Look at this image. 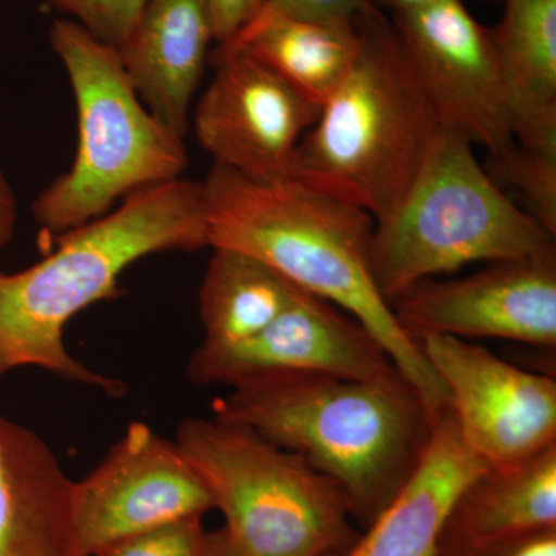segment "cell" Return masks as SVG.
Masks as SVG:
<instances>
[{
  "label": "cell",
  "mask_w": 556,
  "mask_h": 556,
  "mask_svg": "<svg viewBox=\"0 0 556 556\" xmlns=\"http://www.w3.org/2000/svg\"><path fill=\"white\" fill-rule=\"evenodd\" d=\"M489 172L497 185L506 182L525 200L527 214L552 239L556 237V153L527 149L517 142L490 156ZM489 170V169H486Z\"/></svg>",
  "instance_id": "21"
},
{
  "label": "cell",
  "mask_w": 556,
  "mask_h": 556,
  "mask_svg": "<svg viewBox=\"0 0 556 556\" xmlns=\"http://www.w3.org/2000/svg\"><path fill=\"white\" fill-rule=\"evenodd\" d=\"M203 556H240L239 552L229 543L223 529L208 532L206 548Z\"/></svg>",
  "instance_id": "28"
},
{
  "label": "cell",
  "mask_w": 556,
  "mask_h": 556,
  "mask_svg": "<svg viewBox=\"0 0 556 556\" xmlns=\"http://www.w3.org/2000/svg\"><path fill=\"white\" fill-rule=\"evenodd\" d=\"M212 61L217 72L193 113L201 148L255 181L288 179L320 109L247 51L217 49Z\"/></svg>",
  "instance_id": "13"
},
{
  "label": "cell",
  "mask_w": 556,
  "mask_h": 556,
  "mask_svg": "<svg viewBox=\"0 0 556 556\" xmlns=\"http://www.w3.org/2000/svg\"><path fill=\"white\" fill-rule=\"evenodd\" d=\"M212 412L334 481L364 529L415 473L434 424L404 378L269 376L230 388Z\"/></svg>",
  "instance_id": "3"
},
{
  "label": "cell",
  "mask_w": 556,
  "mask_h": 556,
  "mask_svg": "<svg viewBox=\"0 0 556 556\" xmlns=\"http://www.w3.org/2000/svg\"><path fill=\"white\" fill-rule=\"evenodd\" d=\"M552 244L479 163L473 146L442 130L405 195L375 222L372 276L391 306L420 281L471 263L529 257Z\"/></svg>",
  "instance_id": "6"
},
{
  "label": "cell",
  "mask_w": 556,
  "mask_h": 556,
  "mask_svg": "<svg viewBox=\"0 0 556 556\" xmlns=\"http://www.w3.org/2000/svg\"><path fill=\"white\" fill-rule=\"evenodd\" d=\"M73 482L42 438L0 416V556H84Z\"/></svg>",
  "instance_id": "15"
},
{
  "label": "cell",
  "mask_w": 556,
  "mask_h": 556,
  "mask_svg": "<svg viewBox=\"0 0 556 556\" xmlns=\"http://www.w3.org/2000/svg\"><path fill=\"white\" fill-rule=\"evenodd\" d=\"M17 222V204L9 179L0 167V254L9 247Z\"/></svg>",
  "instance_id": "27"
},
{
  "label": "cell",
  "mask_w": 556,
  "mask_h": 556,
  "mask_svg": "<svg viewBox=\"0 0 556 556\" xmlns=\"http://www.w3.org/2000/svg\"><path fill=\"white\" fill-rule=\"evenodd\" d=\"M298 291L260 260L214 249L199 295L201 346L228 348L254 338L287 309Z\"/></svg>",
  "instance_id": "20"
},
{
  "label": "cell",
  "mask_w": 556,
  "mask_h": 556,
  "mask_svg": "<svg viewBox=\"0 0 556 556\" xmlns=\"http://www.w3.org/2000/svg\"><path fill=\"white\" fill-rule=\"evenodd\" d=\"M188 375L197 386L229 388L281 375L404 378L361 321L302 289L276 320L247 342L228 348L200 345L190 357Z\"/></svg>",
  "instance_id": "12"
},
{
  "label": "cell",
  "mask_w": 556,
  "mask_h": 556,
  "mask_svg": "<svg viewBox=\"0 0 556 556\" xmlns=\"http://www.w3.org/2000/svg\"><path fill=\"white\" fill-rule=\"evenodd\" d=\"M50 43L72 84L79 131L72 167L33 203L40 228L58 239L138 190L181 178L189 156L185 138L138 97L118 50L70 20L51 24Z\"/></svg>",
  "instance_id": "5"
},
{
  "label": "cell",
  "mask_w": 556,
  "mask_h": 556,
  "mask_svg": "<svg viewBox=\"0 0 556 556\" xmlns=\"http://www.w3.org/2000/svg\"><path fill=\"white\" fill-rule=\"evenodd\" d=\"M214 508L203 478L177 442L131 424L100 466L73 482L72 521L84 556L124 538Z\"/></svg>",
  "instance_id": "9"
},
{
  "label": "cell",
  "mask_w": 556,
  "mask_h": 556,
  "mask_svg": "<svg viewBox=\"0 0 556 556\" xmlns=\"http://www.w3.org/2000/svg\"><path fill=\"white\" fill-rule=\"evenodd\" d=\"M212 40L206 0H148L116 49L146 108L181 138Z\"/></svg>",
  "instance_id": "14"
},
{
  "label": "cell",
  "mask_w": 556,
  "mask_h": 556,
  "mask_svg": "<svg viewBox=\"0 0 556 556\" xmlns=\"http://www.w3.org/2000/svg\"><path fill=\"white\" fill-rule=\"evenodd\" d=\"M455 556H556V527L504 538Z\"/></svg>",
  "instance_id": "25"
},
{
  "label": "cell",
  "mask_w": 556,
  "mask_h": 556,
  "mask_svg": "<svg viewBox=\"0 0 556 556\" xmlns=\"http://www.w3.org/2000/svg\"><path fill=\"white\" fill-rule=\"evenodd\" d=\"M177 444L240 556H338L361 536L334 481L249 428L189 417Z\"/></svg>",
  "instance_id": "7"
},
{
  "label": "cell",
  "mask_w": 556,
  "mask_h": 556,
  "mask_svg": "<svg viewBox=\"0 0 556 556\" xmlns=\"http://www.w3.org/2000/svg\"><path fill=\"white\" fill-rule=\"evenodd\" d=\"M492 28L518 146L556 153V0H503Z\"/></svg>",
  "instance_id": "18"
},
{
  "label": "cell",
  "mask_w": 556,
  "mask_h": 556,
  "mask_svg": "<svg viewBox=\"0 0 556 556\" xmlns=\"http://www.w3.org/2000/svg\"><path fill=\"white\" fill-rule=\"evenodd\" d=\"M378 9H387L391 14L407 13V11L420 9L434 0H371Z\"/></svg>",
  "instance_id": "29"
},
{
  "label": "cell",
  "mask_w": 556,
  "mask_h": 556,
  "mask_svg": "<svg viewBox=\"0 0 556 556\" xmlns=\"http://www.w3.org/2000/svg\"><path fill=\"white\" fill-rule=\"evenodd\" d=\"M372 9L376 5L371 0H266L260 13L331 24H356L362 14Z\"/></svg>",
  "instance_id": "24"
},
{
  "label": "cell",
  "mask_w": 556,
  "mask_h": 556,
  "mask_svg": "<svg viewBox=\"0 0 556 556\" xmlns=\"http://www.w3.org/2000/svg\"><path fill=\"white\" fill-rule=\"evenodd\" d=\"M356 25L361 53L303 135L289 178L376 222L405 195L444 129L393 22L376 7Z\"/></svg>",
  "instance_id": "4"
},
{
  "label": "cell",
  "mask_w": 556,
  "mask_h": 556,
  "mask_svg": "<svg viewBox=\"0 0 556 556\" xmlns=\"http://www.w3.org/2000/svg\"><path fill=\"white\" fill-rule=\"evenodd\" d=\"M448 396L457 431L485 467L556 444V380L527 371L471 340H417Z\"/></svg>",
  "instance_id": "10"
},
{
  "label": "cell",
  "mask_w": 556,
  "mask_h": 556,
  "mask_svg": "<svg viewBox=\"0 0 556 556\" xmlns=\"http://www.w3.org/2000/svg\"><path fill=\"white\" fill-rule=\"evenodd\" d=\"M201 185L208 248L251 255L345 311L379 340L433 419L448 408L447 391L376 285L368 212L292 178L255 181L218 164Z\"/></svg>",
  "instance_id": "1"
},
{
  "label": "cell",
  "mask_w": 556,
  "mask_h": 556,
  "mask_svg": "<svg viewBox=\"0 0 556 556\" xmlns=\"http://www.w3.org/2000/svg\"><path fill=\"white\" fill-rule=\"evenodd\" d=\"M208 532L203 518H188L124 538L94 556H203Z\"/></svg>",
  "instance_id": "23"
},
{
  "label": "cell",
  "mask_w": 556,
  "mask_h": 556,
  "mask_svg": "<svg viewBox=\"0 0 556 556\" xmlns=\"http://www.w3.org/2000/svg\"><path fill=\"white\" fill-rule=\"evenodd\" d=\"M217 46L230 42L254 20L266 0H206Z\"/></svg>",
  "instance_id": "26"
},
{
  "label": "cell",
  "mask_w": 556,
  "mask_h": 556,
  "mask_svg": "<svg viewBox=\"0 0 556 556\" xmlns=\"http://www.w3.org/2000/svg\"><path fill=\"white\" fill-rule=\"evenodd\" d=\"M391 22L442 129L490 156L510 148L514 123L492 31L463 0H434Z\"/></svg>",
  "instance_id": "8"
},
{
  "label": "cell",
  "mask_w": 556,
  "mask_h": 556,
  "mask_svg": "<svg viewBox=\"0 0 556 556\" xmlns=\"http://www.w3.org/2000/svg\"><path fill=\"white\" fill-rule=\"evenodd\" d=\"M413 340L448 336L556 346V248L503 260L470 276L420 281L391 302Z\"/></svg>",
  "instance_id": "11"
},
{
  "label": "cell",
  "mask_w": 556,
  "mask_h": 556,
  "mask_svg": "<svg viewBox=\"0 0 556 556\" xmlns=\"http://www.w3.org/2000/svg\"><path fill=\"white\" fill-rule=\"evenodd\" d=\"M356 24L258 13L219 50H243L318 109L342 86L361 53Z\"/></svg>",
  "instance_id": "19"
},
{
  "label": "cell",
  "mask_w": 556,
  "mask_h": 556,
  "mask_svg": "<svg viewBox=\"0 0 556 556\" xmlns=\"http://www.w3.org/2000/svg\"><path fill=\"white\" fill-rule=\"evenodd\" d=\"M56 240L49 257L30 268L0 270V376L42 368L119 396L124 383L68 353L65 328L80 311L118 298L121 276L138 260L208 247L203 185L178 178L138 190Z\"/></svg>",
  "instance_id": "2"
},
{
  "label": "cell",
  "mask_w": 556,
  "mask_h": 556,
  "mask_svg": "<svg viewBox=\"0 0 556 556\" xmlns=\"http://www.w3.org/2000/svg\"><path fill=\"white\" fill-rule=\"evenodd\" d=\"M482 468L460 439L448 407L434 420L415 473L356 543L338 556H438L457 495Z\"/></svg>",
  "instance_id": "16"
},
{
  "label": "cell",
  "mask_w": 556,
  "mask_h": 556,
  "mask_svg": "<svg viewBox=\"0 0 556 556\" xmlns=\"http://www.w3.org/2000/svg\"><path fill=\"white\" fill-rule=\"evenodd\" d=\"M67 14L93 38L118 49L129 36L148 0H40Z\"/></svg>",
  "instance_id": "22"
},
{
  "label": "cell",
  "mask_w": 556,
  "mask_h": 556,
  "mask_svg": "<svg viewBox=\"0 0 556 556\" xmlns=\"http://www.w3.org/2000/svg\"><path fill=\"white\" fill-rule=\"evenodd\" d=\"M546 527H556V444L515 463L482 468L457 495L438 556Z\"/></svg>",
  "instance_id": "17"
}]
</instances>
